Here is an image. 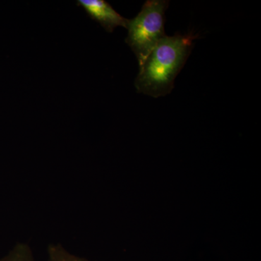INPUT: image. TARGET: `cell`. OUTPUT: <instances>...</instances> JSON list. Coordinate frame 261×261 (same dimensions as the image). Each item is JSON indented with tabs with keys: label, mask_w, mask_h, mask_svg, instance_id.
<instances>
[{
	"label": "cell",
	"mask_w": 261,
	"mask_h": 261,
	"mask_svg": "<svg viewBox=\"0 0 261 261\" xmlns=\"http://www.w3.org/2000/svg\"><path fill=\"white\" fill-rule=\"evenodd\" d=\"M87 14L107 31L112 33L117 27L127 29L128 20L121 16L104 0H80L77 2Z\"/></svg>",
	"instance_id": "3957f363"
},
{
	"label": "cell",
	"mask_w": 261,
	"mask_h": 261,
	"mask_svg": "<svg viewBox=\"0 0 261 261\" xmlns=\"http://www.w3.org/2000/svg\"><path fill=\"white\" fill-rule=\"evenodd\" d=\"M0 261H36L30 247L25 244H18Z\"/></svg>",
	"instance_id": "277c9868"
},
{
	"label": "cell",
	"mask_w": 261,
	"mask_h": 261,
	"mask_svg": "<svg viewBox=\"0 0 261 261\" xmlns=\"http://www.w3.org/2000/svg\"><path fill=\"white\" fill-rule=\"evenodd\" d=\"M198 35L176 34L163 38L140 65L135 80L137 92L158 98L171 93Z\"/></svg>",
	"instance_id": "6da1fadb"
},
{
	"label": "cell",
	"mask_w": 261,
	"mask_h": 261,
	"mask_svg": "<svg viewBox=\"0 0 261 261\" xmlns=\"http://www.w3.org/2000/svg\"><path fill=\"white\" fill-rule=\"evenodd\" d=\"M169 5L166 0H147L140 13L128 20L126 42L142 65L154 48L166 37L165 13Z\"/></svg>",
	"instance_id": "7a4b0ae2"
},
{
	"label": "cell",
	"mask_w": 261,
	"mask_h": 261,
	"mask_svg": "<svg viewBox=\"0 0 261 261\" xmlns=\"http://www.w3.org/2000/svg\"><path fill=\"white\" fill-rule=\"evenodd\" d=\"M47 261H89L67 251L60 245H51L48 247Z\"/></svg>",
	"instance_id": "5b68a950"
}]
</instances>
